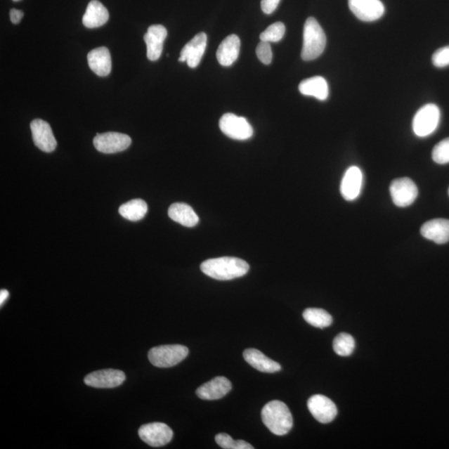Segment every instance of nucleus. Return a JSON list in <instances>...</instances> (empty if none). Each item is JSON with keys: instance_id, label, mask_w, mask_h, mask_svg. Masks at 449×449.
<instances>
[{"instance_id": "nucleus-1", "label": "nucleus", "mask_w": 449, "mask_h": 449, "mask_svg": "<svg viewBox=\"0 0 449 449\" xmlns=\"http://www.w3.org/2000/svg\"><path fill=\"white\" fill-rule=\"evenodd\" d=\"M249 270L247 261L237 257H219L202 263L201 271L209 278L219 280H230L242 278Z\"/></svg>"}, {"instance_id": "nucleus-2", "label": "nucleus", "mask_w": 449, "mask_h": 449, "mask_svg": "<svg viewBox=\"0 0 449 449\" xmlns=\"http://www.w3.org/2000/svg\"><path fill=\"white\" fill-rule=\"evenodd\" d=\"M261 419L272 434L283 436L293 427L292 412L285 403L280 401H271L263 408Z\"/></svg>"}, {"instance_id": "nucleus-3", "label": "nucleus", "mask_w": 449, "mask_h": 449, "mask_svg": "<svg viewBox=\"0 0 449 449\" xmlns=\"http://www.w3.org/2000/svg\"><path fill=\"white\" fill-rule=\"evenodd\" d=\"M325 46L326 36L323 29L315 18L310 17L304 26L302 60H316L323 53Z\"/></svg>"}, {"instance_id": "nucleus-4", "label": "nucleus", "mask_w": 449, "mask_h": 449, "mask_svg": "<svg viewBox=\"0 0 449 449\" xmlns=\"http://www.w3.org/2000/svg\"><path fill=\"white\" fill-rule=\"evenodd\" d=\"M188 348L181 344H167L150 349L148 359L158 368H170L178 365L188 357Z\"/></svg>"}, {"instance_id": "nucleus-5", "label": "nucleus", "mask_w": 449, "mask_h": 449, "mask_svg": "<svg viewBox=\"0 0 449 449\" xmlns=\"http://www.w3.org/2000/svg\"><path fill=\"white\" fill-rule=\"evenodd\" d=\"M440 122V110L437 105L433 103L426 104L417 112L412 129L419 138L428 137L438 129Z\"/></svg>"}, {"instance_id": "nucleus-6", "label": "nucleus", "mask_w": 449, "mask_h": 449, "mask_svg": "<svg viewBox=\"0 0 449 449\" xmlns=\"http://www.w3.org/2000/svg\"><path fill=\"white\" fill-rule=\"evenodd\" d=\"M220 129L228 138L235 140H247L253 135V129L249 122L233 113H226L221 117Z\"/></svg>"}, {"instance_id": "nucleus-7", "label": "nucleus", "mask_w": 449, "mask_h": 449, "mask_svg": "<svg viewBox=\"0 0 449 449\" xmlns=\"http://www.w3.org/2000/svg\"><path fill=\"white\" fill-rule=\"evenodd\" d=\"M389 190L393 203L398 207L412 205L419 194L416 184L409 178L393 180Z\"/></svg>"}, {"instance_id": "nucleus-8", "label": "nucleus", "mask_w": 449, "mask_h": 449, "mask_svg": "<svg viewBox=\"0 0 449 449\" xmlns=\"http://www.w3.org/2000/svg\"><path fill=\"white\" fill-rule=\"evenodd\" d=\"M138 435L144 443L152 447L167 445L171 441L174 432L169 426L163 423H151L141 426Z\"/></svg>"}, {"instance_id": "nucleus-9", "label": "nucleus", "mask_w": 449, "mask_h": 449, "mask_svg": "<svg viewBox=\"0 0 449 449\" xmlns=\"http://www.w3.org/2000/svg\"><path fill=\"white\" fill-rule=\"evenodd\" d=\"M131 139L129 136L110 131L97 134L93 139V145L98 152L112 154L125 151L130 147Z\"/></svg>"}, {"instance_id": "nucleus-10", "label": "nucleus", "mask_w": 449, "mask_h": 449, "mask_svg": "<svg viewBox=\"0 0 449 449\" xmlns=\"http://www.w3.org/2000/svg\"><path fill=\"white\" fill-rule=\"evenodd\" d=\"M308 409L314 418L321 424H329L337 416L335 403L328 397L315 394L307 403Z\"/></svg>"}, {"instance_id": "nucleus-11", "label": "nucleus", "mask_w": 449, "mask_h": 449, "mask_svg": "<svg viewBox=\"0 0 449 449\" xmlns=\"http://www.w3.org/2000/svg\"><path fill=\"white\" fill-rule=\"evenodd\" d=\"M126 375L119 370H102L93 372L84 379L88 386L97 389H112L120 386L124 382Z\"/></svg>"}, {"instance_id": "nucleus-12", "label": "nucleus", "mask_w": 449, "mask_h": 449, "mask_svg": "<svg viewBox=\"0 0 449 449\" xmlns=\"http://www.w3.org/2000/svg\"><path fill=\"white\" fill-rule=\"evenodd\" d=\"M349 7L358 19L364 22L378 20L385 11L380 0H349Z\"/></svg>"}, {"instance_id": "nucleus-13", "label": "nucleus", "mask_w": 449, "mask_h": 449, "mask_svg": "<svg viewBox=\"0 0 449 449\" xmlns=\"http://www.w3.org/2000/svg\"><path fill=\"white\" fill-rule=\"evenodd\" d=\"M30 128L36 147L45 152H52L56 150L57 141L47 122L35 119L31 122Z\"/></svg>"}, {"instance_id": "nucleus-14", "label": "nucleus", "mask_w": 449, "mask_h": 449, "mask_svg": "<svg viewBox=\"0 0 449 449\" xmlns=\"http://www.w3.org/2000/svg\"><path fill=\"white\" fill-rule=\"evenodd\" d=\"M207 36L205 33H200L185 45L181 49L178 61L187 62L190 69H195L201 63L207 48Z\"/></svg>"}, {"instance_id": "nucleus-15", "label": "nucleus", "mask_w": 449, "mask_h": 449, "mask_svg": "<svg viewBox=\"0 0 449 449\" xmlns=\"http://www.w3.org/2000/svg\"><path fill=\"white\" fill-rule=\"evenodd\" d=\"M167 36V30L164 26L154 25L149 27L147 34L144 35L149 60L157 61L160 60L162 53L163 43H164Z\"/></svg>"}, {"instance_id": "nucleus-16", "label": "nucleus", "mask_w": 449, "mask_h": 449, "mask_svg": "<svg viewBox=\"0 0 449 449\" xmlns=\"http://www.w3.org/2000/svg\"><path fill=\"white\" fill-rule=\"evenodd\" d=\"M363 174L358 167H351L343 176L340 193L346 201H353L360 196Z\"/></svg>"}, {"instance_id": "nucleus-17", "label": "nucleus", "mask_w": 449, "mask_h": 449, "mask_svg": "<svg viewBox=\"0 0 449 449\" xmlns=\"http://www.w3.org/2000/svg\"><path fill=\"white\" fill-rule=\"evenodd\" d=\"M231 383L225 377H216L197 389V396L204 401H216L223 398L231 390Z\"/></svg>"}, {"instance_id": "nucleus-18", "label": "nucleus", "mask_w": 449, "mask_h": 449, "mask_svg": "<svg viewBox=\"0 0 449 449\" xmlns=\"http://www.w3.org/2000/svg\"><path fill=\"white\" fill-rule=\"evenodd\" d=\"M420 233L424 238L435 243L445 244L449 242V220L438 219L425 222Z\"/></svg>"}, {"instance_id": "nucleus-19", "label": "nucleus", "mask_w": 449, "mask_h": 449, "mask_svg": "<svg viewBox=\"0 0 449 449\" xmlns=\"http://www.w3.org/2000/svg\"><path fill=\"white\" fill-rule=\"evenodd\" d=\"M88 62L91 70L98 76L106 77L110 74L111 54L106 47H100L90 51L88 54Z\"/></svg>"}, {"instance_id": "nucleus-20", "label": "nucleus", "mask_w": 449, "mask_h": 449, "mask_svg": "<svg viewBox=\"0 0 449 449\" xmlns=\"http://www.w3.org/2000/svg\"><path fill=\"white\" fill-rule=\"evenodd\" d=\"M240 48V40L237 35L231 34L226 37L216 51V58L222 66L233 65L237 61Z\"/></svg>"}, {"instance_id": "nucleus-21", "label": "nucleus", "mask_w": 449, "mask_h": 449, "mask_svg": "<svg viewBox=\"0 0 449 449\" xmlns=\"http://www.w3.org/2000/svg\"><path fill=\"white\" fill-rule=\"evenodd\" d=\"M243 357L254 369L263 373H275L281 370L279 363L266 357L256 349H247L243 352Z\"/></svg>"}, {"instance_id": "nucleus-22", "label": "nucleus", "mask_w": 449, "mask_h": 449, "mask_svg": "<svg viewBox=\"0 0 449 449\" xmlns=\"http://www.w3.org/2000/svg\"><path fill=\"white\" fill-rule=\"evenodd\" d=\"M108 20L110 13L106 7L98 0H92L83 17V24L86 28L95 29L105 25Z\"/></svg>"}, {"instance_id": "nucleus-23", "label": "nucleus", "mask_w": 449, "mask_h": 449, "mask_svg": "<svg viewBox=\"0 0 449 449\" xmlns=\"http://www.w3.org/2000/svg\"><path fill=\"white\" fill-rule=\"evenodd\" d=\"M299 90L305 96L314 97L320 101H325L329 96L327 81L320 76L302 81L299 85Z\"/></svg>"}, {"instance_id": "nucleus-24", "label": "nucleus", "mask_w": 449, "mask_h": 449, "mask_svg": "<svg viewBox=\"0 0 449 449\" xmlns=\"http://www.w3.org/2000/svg\"><path fill=\"white\" fill-rule=\"evenodd\" d=\"M169 216L178 223L193 228L199 222V217L192 207L186 203H174L169 207Z\"/></svg>"}, {"instance_id": "nucleus-25", "label": "nucleus", "mask_w": 449, "mask_h": 449, "mask_svg": "<svg viewBox=\"0 0 449 449\" xmlns=\"http://www.w3.org/2000/svg\"><path fill=\"white\" fill-rule=\"evenodd\" d=\"M148 212L146 202L142 199H134L124 204L119 208L120 215L125 219L138 221L143 219Z\"/></svg>"}, {"instance_id": "nucleus-26", "label": "nucleus", "mask_w": 449, "mask_h": 449, "mask_svg": "<svg viewBox=\"0 0 449 449\" xmlns=\"http://www.w3.org/2000/svg\"><path fill=\"white\" fill-rule=\"evenodd\" d=\"M304 319L314 327L323 329L333 323V318L329 313L318 308H308L303 313Z\"/></svg>"}, {"instance_id": "nucleus-27", "label": "nucleus", "mask_w": 449, "mask_h": 449, "mask_svg": "<svg viewBox=\"0 0 449 449\" xmlns=\"http://www.w3.org/2000/svg\"><path fill=\"white\" fill-rule=\"evenodd\" d=\"M356 347L355 339L347 333H340L334 338L333 349L339 356H349L352 355Z\"/></svg>"}, {"instance_id": "nucleus-28", "label": "nucleus", "mask_w": 449, "mask_h": 449, "mask_svg": "<svg viewBox=\"0 0 449 449\" xmlns=\"http://www.w3.org/2000/svg\"><path fill=\"white\" fill-rule=\"evenodd\" d=\"M285 33V26L283 22H278L271 25L264 32H262L260 39L268 43H278L283 39Z\"/></svg>"}, {"instance_id": "nucleus-29", "label": "nucleus", "mask_w": 449, "mask_h": 449, "mask_svg": "<svg viewBox=\"0 0 449 449\" xmlns=\"http://www.w3.org/2000/svg\"><path fill=\"white\" fill-rule=\"evenodd\" d=\"M216 443L221 448L224 449H253L254 447L251 444L248 443L244 440H235L230 436L228 434L221 433L217 434L216 438Z\"/></svg>"}, {"instance_id": "nucleus-30", "label": "nucleus", "mask_w": 449, "mask_h": 449, "mask_svg": "<svg viewBox=\"0 0 449 449\" xmlns=\"http://www.w3.org/2000/svg\"><path fill=\"white\" fill-rule=\"evenodd\" d=\"M432 157L438 164L449 163V138L442 140L434 147Z\"/></svg>"}, {"instance_id": "nucleus-31", "label": "nucleus", "mask_w": 449, "mask_h": 449, "mask_svg": "<svg viewBox=\"0 0 449 449\" xmlns=\"http://www.w3.org/2000/svg\"><path fill=\"white\" fill-rule=\"evenodd\" d=\"M270 44L271 43L265 42V41H261L256 48V56L258 58H259V60L262 63L266 65H270L272 61V50Z\"/></svg>"}, {"instance_id": "nucleus-32", "label": "nucleus", "mask_w": 449, "mask_h": 449, "mask_svg": "<svg viewBox=\"0 0 449 449\" xmlns=\"http://www.w3.org/2000/svg\"><path fill=\"white\" fill-rule=\"evenodd\" d=\"M434 65L437 67H445L449 65V46L437 50L432 57Z\"/></svg>"}, {"instance_id": "nucleus-33", "label": "nucleus", "mask_w": 449, "mask_h": 449, "mask_svg": "<svg viewBox=\"0 0 449 449\" xmlns=\"http://www.w3.org/2000/svg\"><path fill=\"white\" fill-rule=\"evenodd\" d=\"M280 0H261V10L266 15H271L278 7Z\"/></svg>"}, {"instance_id": "nucleus-34", "label": "nucleus", "mask_w": 449, "mask_h": 449, "mask_svg": "<svg viewBox=\"0 0 449 449\" xmlns=\"http://www.w3.org/2000/svg\"><path fill=\"white\" fill-rule=\"evenodd\" d=\"M11 15V20L13 25L20 24L22 17H24V12H22L19 10H15V8H12L10 13Z\"/></svg>"}, {"instance_id": "nucleus-35", "label": "nucleus", "mask_w": 449, "mask_h": 449, "mask_svg": "<svg viewBox=\"0 0 449 449\" xmlns=\"http://www.w3.org/2000/svg\"><path fill=\"white\" fill-rule=\"evenodd\" d=\"M8 297H10V293H8V290L1 289V292H0V305L3 306V304L6 302Z\"/></svg>"}, {"instance_id": "nucleus-36", "label": "nucleus", "mask_w": 449, "mask_h": 449, "mask_svg": "<svg viewBox=\"0 0 449 449\" xmlns=\"http://www.w3.org/2000/svg\"><path fill=\"white\" fill-rule=\"evenodd\" d=\"M13 1L18 2V1H20V0H13Z\"/></svg>"}, {"instance_id": "nucleus-37", "label": "nucleus", "mask_w": 449, "mask_h": 449, "mask_svg": "<svg viewBox=\"0 0 449 449\" xmlns=\"http://www.w3.org/2000/svg\"><path fill=\"white\" fill-rule=\"evenodd\" d=\"M448 195H449V189H448Z\"/></svg>"}]
</instances>
